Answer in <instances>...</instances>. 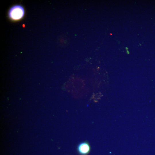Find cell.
Wrapping results in <instances>:
<instances>
[{
  "mask_svg": "<svg viewBox=\"0 0 155 155\" xmlns=\"http://www.w3.org/2000/svg\"><path fill=\"white\" fill-rule=\"evenodd\" d=\"M25 11L23 7L20 5L12 6L8 11V16L10 18L14 21L21 19L24 16Z\"/></svg>",
  "mask_w": 155,
  "mask_h": 155,
  "instance_id": "1",
  "label": "cell"
},
{
  "mask_svg": "<svg viewBox=\"0 0 155 155\" xmlns=\"http://www.w3.org/2000/svg\"><path fill=\"white\" fill-rule=\"evenodd\" d=\"M90 147L89 144L86 142H83L80 144L78 147V150L82 155H86L89 152Z\"/></svg>",
  "mask_w": 155,
  "mask_h": 155,
  "instance_id": "2",
  "label": "cell"
}]
</instances>
